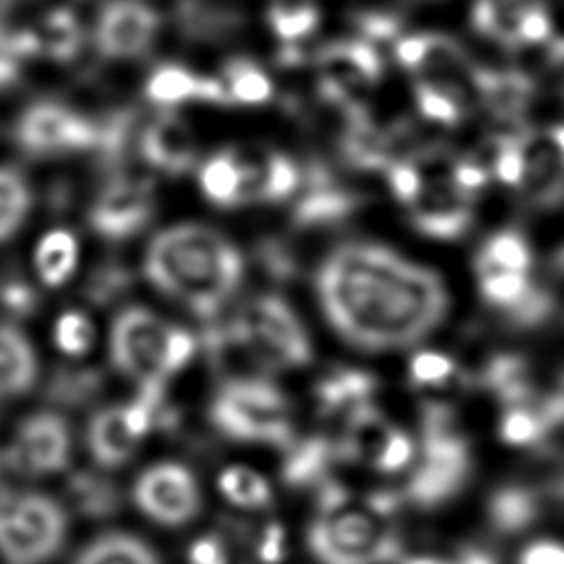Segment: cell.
<instances>
[{"label":"cell","instance_id":"cell-1","mask_svg":"<svg viewBox=\"0 0 564 564\" xmlns=\"http://www.w3.org/2000/svg\"><path fill=\"white\" fill-rule=\"evenodd\" d=\"M315 289L335 333L372 352L416 344L449 308L436 271L372 242L335 247L317 269Z\"/></svg>","mask_w":564,"mask_h":564},{"label":"cell","instance_id":"cell-2","mask_svg":"<svg viewBox=\"0 0 564 564\" xmlns=\"http://www.w3.org/2000/svg\"><path fill=\"white\" fill-rule=\"evenodd\" d=\"M145 280L165 297L212 322L245 278L240 249L218 229L181 223L159 231L143 256Z\"/></svg>","mask_w":564,"mask_h":564},{"label":"cell","instance_id":"cell-3","mask_svg":"<svg viewBox=\"0 0 564 564\" xmlns=\"http://www.w3.org/2000/svg\"><path fill=\"white\" fill-rule=\"evenodd\" d=\"M196 337L145 306H126L110 326V361L132 381H165L189 364Z\"/></svg>","mask_w":564,"mask_h":564},{"label":"cell","instance_id":"cell-4","mask_svg":"<svg viewBox=\"0 0 564 564\" xmlns=\"http://www.w3.org/2000/svg\"><path fill=\"white\" fill-rule=\"evenodd\" d=\"M234 348L247 350L267 370H293L313 359L311 337L278 293H262L242 304L227 322Z\"/></svg>","mask_w":564,"mask_h":564},{"label":"cell","instance_id":"cell-5","mask_svg":"<svg viewBox=\"0 0 564 564\" xmlns=\"http://www.w3.org/2000/svg\"><path fill=\"white\" fill-rule=\"evenodd\" d=\"M209 421L231 441L286 445L293 438L289 399L264 377L227 379L209 403Z\"/></svg>","mask_w":564,"mask_h":564},{"label":"cell","instance_id":"cell-6","mask_svg":"<svg viewBox=\"0 0 564 564\" xmlns=\"http://www.w3.org/2000/svg\"><path fill=\"white\" fill-rule=\"evenodd\" d=\"M308 549L319 564H379L390 549L383 511L370 502H337L311 524Z\"/></svg>","mask_w":564,"mask_h":564},{"label":"cell","instance_id":"cell-7","mask_svg":"<svg viewBox=\"0 0 564 564\" xmlns=\"http://www.w3.org/2000/svg\"><path fill=\"white\" fill-rule=\"evenodd\" d=\"M62 505L40 491L0 496V560L4 564H46L66 540Z\"/></svg>","mask_w":564,"mask_h":564},{"label":"cell","instance_id":"cell-8","mask_svg":"<svg viewBox=\"0 0 564 564\" xmlns=\"http://www.w3.org/2000/svg\"><path fill=\"white\" fill-rule=\"evenodd\" d=\"M467 441L454 430L452 412L436 401L425 403V434L412 496L419 502H441L456 494L469 474Z\"/></svg>","mask_w":564,"mask_h":564},{"label":"cell","instance_id":"cell-9","mask_svg":"<svg viewBox=\"0 0 564 564\" xmlns=\"http://www.w3.org/2000/svg\"><path fill=\"white\" fill-rule=\"evenodd\" d=\"M132 502L150 522L165 529H178L200 513V482L183 463L159 460L148 465L134 478Z\"/></svg>","mask_w":564,"mask_h":564},{"label":"cell","instance_id":"cell-10","mask_svg":"<svg viewBox=\"0 0 564 564\" xmlns=\"http://www.w3.org/2000/svg\"><path fill=\"white\" fill-rule=\"evenodd\" d=\"M319 68V97L339 106L346 117L366 110L355 93L375 86L383 75V62L375 44L364 37L333 40L315 53Z\"/></svg>","mask_w":564,"mask_h":564},{"label":"cell","instance_id":"cell-11","mask_svg":"<svg viewBox=\"0 0 564 564\" xmlns=\"http://www.w3.org/2000/svg\"><path fill=\"white\" fill-rule=\"evenodd\" d=\"M13 137L31 156H55L93 150L97 126L62 101L42 99L20 112Z\"/></svg>","mask_w":564,"mask_h":564},{"label":"cell","instance_id":"cell-12","mask_svg":"<svg viewBox=\"0 0 564 564\" xmlns=\"http://www.w3.org/2000/svg\"><path fill=\"white\" fill-rule=\"evenodd\" d=\"M161 26V13L145 0H106L95 15L93 44L104 59H139L150 53Z\"/></svg>","mask_w":564,"mask_h":564},{"label":"cell","instance_id":"cell-13","mask_svg":"<svg viewBox=\"0 0 564 564\" xmlns=\"http://www.w3.org/2000/svg\"><path fill=\"white\" fill-rule=\"evenodd\" d=\"M154 187L150 181L112 174L88 207L90 229L112 242L137 236L154 214Z\"/></svg>","mask_w":564,"mask_h":564},{"label":"cell","instance_id":"cell-14","mask_svg":"<svg viewBox=\"0 0 564 564\" xmlns=\"http://www.w3.org/2000/svg\"><path fill=\"white\" fill-rule=\"evenodd\" d=\"M73 452L70 427L57 412H33L20 421L9 447L11 467L42 478L66 469Z\"/></svg>","mask_w":564,"mask_h":564},{"label":"cell","instance_id":"cell-15","mask_svg":"<svg viewBox=\"0 0 564 564\" xmlns=\"http://www.w3.org/2000/svg\"><path fill=\"white\" fill-rule=\"evenodd\" d=\"M344 449L377 471H399L412 460L414 443L366 403L348 412Z\"/></svg>","mask_w":564,"mask_h":564},{"label":"cell","instance_id":"cell-16","mask_svg":"<svg viewBox=\"0 0 564 564\" xmlns=\"http://www.w3.org/2000/svg\"><path fill=\"white\" fill-rule=\"evenodd\" d=\"M359 205L361 198L344 187L324 161L311 159L304 167H300V187L291 207L295 227L311 229L337 225L346 220Z\"/></svg>","mask_w":564,"mask_h":564},{"label":"cell","instance_id":"cell-17","mask_svg":"<svg viewBox=\"0 0 564 564\" xmlns=\"http://www.w3.org/2000/svg\"><path fill=\"white\" fill-rule=\"evenodd\" d=\"M394 57L401 66L414 70L419 79H443L471 86L474 64L465 46L445 33L403 35L394 42Z\"/></svg>","mask_w":564,"mask_h":564},{"label":"cell","instance_id":"cell-18","mask_svg":"<svg viewBox=\"0 0 564 564\" xmlns=\"http://www.w3.org/2000/svg\"><path fill=\"white\" fill-rule=\"evenodd\" d=\"M408 209L410 223L421 234L436 240L460 238L474 220L471 194L460 189L454 181L423 183Z\"/></svg>","mask_w":564,"mask_h":564},{"label":"cell","instance_id":"cell-19","mask_svg":"<svg viewBox=\"0 0 564 564\" xmlns=\"http://www.w3.org/2000/svg\"><path fill=\"white\" fill-rule=\"evenodd\" d=\"M524 154V172L518 189L529 205L553 209L564 203V161L555 152L546 130L518 132Z\"/></svg>","mask_w":564,"mask_h":564},{"label":"cell","instance_id":"cell-20","mask_svg":"<svg viewBox=\"0 0 564 564\" xmlns=\"http://www.w3.org/2000/svg\"><path fill=\"white\" fill-rule=\"evenodd\" d=\"M141 159L167 176H183L196 165L198 145L192 128L174 112L154 117L139 134Z\"/></svg>","mask_w":564,"mask_h":564},{"label":"cell","instance_id":"cell-21","mask_svg":"<svg viewBox=\"0 0 564 564\" xmlns=\"http://www.w3.org/2000/svg\"><path fill=\"white\" fill-rule=\"evenodd\" d=\"M145 97L163 108H172L187 101L229 106L227 90L218 77H203L194 70L167 62L152 68L143 86Z\"/></svg>","mask_w":564,"mask_h":564},{"label":"cell","instance_id":"cell-22","mask_svg":"<svg viewBox=\"0 0 564 564\" xmlns=\"http://www.w3.org/2000/svg\"><path fill=\"white\" fill-rule=\"evenodd\" d=\"M471 88L485 110L500 121H518L535 97V82L518 68L474 66Z\"/></svg>","mask_w":564,"mask_h":564},{"label":"cell","instance_id":"cell-23","mask_svg":"<svg viewBox=\"0 0 564 564\" xmlns=\"http://www.w3.org/2000/svg\"><path fill=\"white\" fill-rule=\"evenodd\" d=\"M300 187V167L278 150L262 152L260 161H245V205L284 203Z\"/></svg>","mask_w":564,"mask_h":564},{"label":"cell","instance_id":"cell-24","mask_svg":"<svg viewBox=\"0 0 564 564\" xmlns=\"http://www.w3.org/2000/svg\"><path fill=\"white\" fill-rule=\"evenodd\" d=\"M40 364L31 339L11 322H0V399H13L33 388Z\"/></svg>","mask_w":564,"mask_h":564},{"label":"cell","instance_id":"cell-25","mask_svg":"<svg viewBox=\"0 0 564 564\" xmlns=\"http://www.w3.org/2000/svg\"><path fill=\"white\" fill-rule=\"evenodd\" d=\"M198 187L216 207L245 205V159L238 150L225 148L209 154L198 167Z\"/></svg>","mask_w":564,"mask_h":564},{"label":"cell","instance_id":"cell-26","mask_svg":"<svg viewBox=\"0 0 564 564\" xmlns=\"http://www.w3.org/2000/svg\"><path fill=\"white\" fill-rule=\"evenodd\" d=\"M546 4L544 0H474L471 4V24L474 29L505 46L520 48V24L529 11Z\"/></svg>","mask_w":564,"mask_h":564},{"label":"cell","instance_id":"cell-27","mask_svg":"<svg viewBox=\"0 0 564 564\" xmlns=\"http://www.w3.org/2000/svg\"><path fill=\"white\" fill-rule=\"evenodd\" d=\"M31 33L37 55H46L53 62H70L84 46V24L70 7L48 9Z\"/></svg>","mask_w":564,"mask_h":564},{"label":"cell","instance_id":"cell-28","mask_svg":"<svg viewBox=\"0 0 564 564\" xmlns=\"http://www.w3.org/2000/svg\"><path fill=\"white\" fill-rule=\"evenodd\" d=\"M70 564H161L159 553L130 531H106L93 538Z\"/></svg>","mask_w":564,"mask_h":564},{"label":"cell","instance_id":"cell-29","mask_svg":"<svg viewBox=\"0 0 564 564\" xmlns=\"http://www.w3.org/2000/svg\"><path fill=\"white\" fill-rule=\"evenodd\" d=\"M377 388L372 375L352 368H339L322 377L315 386V399L326 414L352 412L359 405H366Z\"/></svg>","mask_w":564,"mask_h":564},{"label":"cell","instance_id":"cell-30","mask_svg":"<svg viewBox=\"0 0 564 564\" xmlns=\"http://www.w3.org/2000/svg\"><path fill=\"white\" fill-rule=\"evenodd\" d=\"M77 256L79 245L75 234L62 227L51 229L40 238L35 247V271L46 286H59L73 275L77 267Z\"/></svg>","mask_w":564,"mask_h":564},{"label":"cell","instance_id":"cell-31","mask_svg":"<svg viewBox=\"0 0 564 564\" xmlns=\"http://www.w3.org/2000/svg\"><path fill=\"white\" fill-rule=\"evenodd\" d=\"M480 383L489 388L507 408L527 403L533 397L529 366L522 357L511 352L491 357L480 372Z\"/></svg>","mask_w":564,"mask_h":564},{"label":"cell","instance_id":"cell-32","mask_svg":"<svg viewBox=\"0 0 564 564\" xmlns=\"http://www.w3.org/2000/svg\"><path fill=\"white\" fill-rule=\"evenodd\" d=\"M467 86L469 84H460V82L419 79L414 84L416 108L430 121H436L443 126H456L465 117Z\"/></svg>","mask_w":564,"mask_h":564},{"label":"cell","instance_id":"cell-33","mask_svg":"<svg viewBox=\"0 0 564 564\" xmlns=\"http://www.w3.org/2000/svg\"><path fill=\"white\" fill-rule=\"evenodd\" d=\"M227 90L229 104L240 106H262L273 97L271 77L249 57H231L225 62L220 77Z\"/></svg>","mask_w":564,"mask_h":564},{"label":"cell","instance_id":"cell-34","mask_svg":"<svg viewBox=\"0 0 564 564\" xmlns=\"http://www.w3.org/2000/svg\"><path fill=\"white\" fill-rule=\"evenodd\" d=\"M267 24L282 44H300L319 24L317 0H269Z\"/></svg>","mask_w":564,"mask_h":564},{"label":"cell","instance_id":"cell-35","mask_svg":"<svg viewBox=\"0 0 564 564\" xmlns=\"http://www.w3.org/2000/svg\"><path fill=\"white\" fill-rule=\"evenodd\" d=\"M218 491L220 496L240 509H260L271 502V485L269 480L247 467V465H229L218 474Z\"/></svg>","mask_w":564,"mask_h":564},{"label":"cell","instance_id":"cell-36","mask_svg":"<svg viewBox=\"0 0 564 564\" xmlns=\"http://www.w3.org/2000/svg\"><path fill=\"white\" fill-rule=\"evenodd\" d=\"M31 205L26 178L13 167H0V242L11 240L22 229Z\"/></svg>","mask_w":564,"mask_h":564},{"label":"cell","instance_id":"cell-37","mask_svg":"<svg viewBox=\"0 0 564 564\" xmlns=\"http://www.w3.org/2000/svg\"><path fill=\"white\" fill-rule=\"evenodd\" d=\"M476 273H478V284H480V295L496 308L507 311L513 306L531 286L527 273L518 271H507L498 269L489 262H482L476 258Z\"/></svg>","mask_w":564,"mask_h":564},{"label":"cell","instance_id":"cell-38","mask_svg":"<svg viewBox=\"0 0 564 564\" xmlns=\"http://www.w3.org/2000/svg\"><path fill=\"white\" fill-rule=\"evenodd\" d=\"M476 258L498 269L518 271V273H529V267H531V249L527 240L513 229H502L489 236Z\"/></svg>","mask_w":564,"mask_h":564},{"label":"cell","instance_id":"cell-39","mask_svg":"<svg viewBox=\"0 0 564 564\" xmlns=\"http://www.w3.org/2000/svg\"><path fill=\"white\" fill-rule=\"evenodd\" d=\"M101 375L93 368H57L48 379V397L57 403L82 405L101 390Z\"/></svg>","mask_w":564,"mask_h":564},{"label":"cell","instance_id":"cell-40","mask_svg":"<svg viewBox=\"0 0 564 564\" xmlns=\"http://www.w3.org/2000/svg\"><path fill=\"white\" fill-rule=\"evenodd\" d=\"M37 55L31 29H11L0 22V90L20 79L22 64Z\"/></svg>","mask_w":564,"mask_h":564},{"label":"cell","instance_id":"cell-41","mask_svg":"<svg viewBox=\"0 0 564 564\" xmlns=\"http://www.w3.org/2000/svg\"><path fill=\"white\" fill-rule=\"evenodd\" d=\"M551 421L546 419L542 403L538 408H529L524 403L509 405L500 421V436L511 445H531L540 441L549 430Z\"/></svg>","mask_w":564,"mask_h":564},{"label":"cell","instance_id":"cell-42","mask_svg":"<svg viewBox=\"0 0 564 564\" xmlns=\"http://www.w3.org/2000/svg\"><path fill=\"white\" fill-rule=\"evenodd\" d=\"M132 284V273L117 260L101 262L86 280L84 295L93 304H110L119 300Z\"/></svg>","mask_w":564,"mask_h":564},{"label":"cell","instance_id":"cell-43","mask_svg":"<svg viewBox=\"0 0 564 564\" xmlns=\"http://www.w3.org/2000/svg\"><path fill=\"white\" fill-rule=\"evenodd\" d=\"M55 346L68 357H82L93 348L95 328L82 311H66L53 326Z\"/></svg>","mask_w":564,"mask_h":564},{"label":"cell","instance_id":"cell-44","mask_svg":"<svg viewBox=\"0 0 564 564\" xmlns=\"http://www.w3.org/2000/svg\"><path fill=\"white\" fill-rule=\"evenodd\" d=\"M456 364L436 350H421L410 361V381L416 388H441L458 381Z\"/></svg>","mask_w":564,"mask_h":564},{"label":"cell","instance_id":"cell-45","mask_svg":"<svg viewBox=\"0 0 564 564\" xmlns=\"http://www.w3.org/2000/svg\"><path fill=\"white\" fill-rule=\"evenodd\" d=\"M555 311V300L546 289L529 286L527 293L505 311L507 322L518 328H535L544 324Z\"/></svg>","mask_w":564,"mask_h":564},{"label":"cell","instance_id":"cell-46","mask_svg":"<svg viewBox=\"0 0 564 564\" xmlns=\"http://www.w3.org/2000/svg\"><path fill=\"white\" fill-rule=\"evenodd\" d=\"M256 256L260 267L273 280H291L297 271L293 251L278 238H262L256 247Z\"/></svg>","mask_w":564,"mask_h":564},{"label":"cell","instance_id":"cell-47","mask_svg":"<svg viewBox=\"0 0 564 564\" xmlns=\"http://www.w3.org/2000/svg\"><path fill=\"white\" fill-rule=\"evenodd\" d=\"M491 172L511 187L520 185L524 172V154L520 148V137L516 134H500V148L491 163Z\"/></svg>","mask_w":564,"mask_h":564},{"label":"cell","instance_id":"cell-48","mask_svg":"<svg viewBox=\"0 0 564 564\" xmlns=\"http://www.w3.org/2000/svg\"><path fill=\"white\" fill-rule=\"evenodd\" d=\"M383 172H386V176H388V183H390L392 194H394L403 205H410V203L416 198V194L421 192V187H423V178H421L419 170H416L408 159L392 161Z\"/></svg>","mask_w":564,"mask_h":564},{"label":"cell","instance_id":"cell-49","mask_svg":"<svg viewBox=\"0 0 564 564\" xmlns=\"http://www.w3.org/2000/svg\"><path fill=\"white\" fill-rule=\"evenodd\" d=\"M326 456H328V445L322 438H308L291 452V458L286 463V471L293 478L311 476L324 465Z\"/></svg>","mask_w":564,"mask_h":564},{"label":"cell","instance_id":"cell-50","mask_svg":"<svg viewBox=\"0 0 564 564\" xmlns=\"http://www.w3.org/2000/svg\"><path fill=\"white\" fill-rule=\"evenodd\" d=\"M494 513H496V524H500L502 529H518L522 527L531 513V505L527 500L524 494L520 491H502L498 498H496V505H494Z\"/></svg>","mask_w":564,"mask_h":564},{"label":"cell","instance_id":"cell-51","mask_svg":"<svg viewBox=\"0 0 564 564\" xmlns=\"http://www.w3.org/2000/svg\"><path fill=\"white\" fill-rule=\"evenodd\" d=\"M516 564H564V542L557 538H535L520 549Z\"/></svg>","mask_w":564,"mask_h":564},{"label":"cell","instance_id":"cell-52","mask_svg":"<svg viewBox=\"0 0 564 564\" xmlns=\"http://www.w3.org/2000/svg\"><path fill=\"white\" fill-rule=\"evenodd\" d=\"M357 29H359V37L375 44V42L394 40L401 24L397 18H392L388 13H361L357 18Z\"/></svg>","mask_w":564,"mask_h":564},{"label":"cell","instance_id":"cell-53","mask_svg":"<svg viewBox=\"0 0 564 564\" xmlns=\"http://www.w3.org/2000/svg\"><path fill=\"white\" fill-rule=\"evenodd\" d=\"M0 302L4 304V308L13 315H29L37 308V295L35 291L20 280H9L0 286Z\"/></svg>","mask_w":564,"mask_h":564},{"label":"cell","instance_id":"cell-54","mask_svg":"<svg viewBox=\"0 0 564 564\" xmlns=\"http://www.w3.org/2000/svg\"><path fill=\"white\" fill-rule=\"evenodd\" d=\"M489 181V172L478 165L476 161L471 159H465V161H456V167H454V183L465 189V192H474V189H480L482 185H487Z\"/></svg>","mask_w":564,"mask_h":564},{"label":"cell","instance_id":"cell-55","mask_svg":"<svg viewBox=\"0 0 564 564\" xmlns=\"http://www.w3.org/2000/svg\"><path fill=\"white\" fill-rule=\"evenodd\" d=\"M542 410L546 414V419L551 421V425L555 423H564V375L557 383V390L551 392L544 401H542Z\"/></svg>","mask_w":564,"mask_h":564},{"label":"cell","instance_id":"cell-56","mask_svg":"<svg viewBox=\"0 0 564 564\" xmlns=\"http://www.w3.org/2000/svg\"><path fill=\"white\" fill-rule=\"evenodd\" d=\"M546 62H549V66L564 79V37H562V40H553V42L549 44Z\"/></svg>","mask_w":564,"mask_h":564},{"label":"cell","instance_id":"cell-57","mask_svg":"<svg viewBox=\"0 0 564 564\" xmlns=\"http://www.w3.org/2000/svg\"><path fill=\"white\" fill-rule=\"evenodd\" d=\"M546 134H549L551 143H553L555 152H557L560 159L564 161V123H562V126H551V128L546 130Z\"/></svg>","mask_w":564,"mask_h":564},{"label":"cell","instance_id":"cell-58","mask_svg":"<svg viewBox=\"0 0 564 564\" xmlns=\"http://www.w3.org/2000/svg\"><path fill=\"white\" fill-rule=\"evenodd\" d=\"M403 564H454L449 560H441V557H427V555H421V557H410L408 562Z\"/></svg>","mask_w":564,"mask_h":564},{"label":"cell","instance_id":"cell-59","mask_svg":"<svg viewBox=\"0 0 564 564\" xmlns=\"http://www.w3.org/2000/svg\"><path fill=\"white\" fill-rule=\"evenodd\" d=\"M557 262H560V264H562V267H564V251H562V253H560V256H557Z\"/></svg>","mask_w":564,"mask_h":564}]
</instances>
